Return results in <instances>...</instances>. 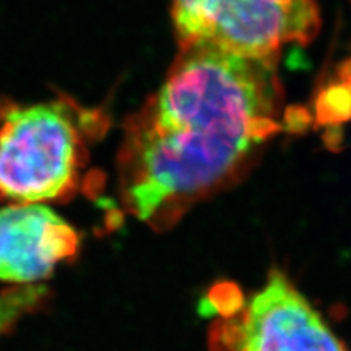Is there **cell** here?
<instances>
[{"label": "cell", "instance_id": "277c9868", "mask_svg": "<svg viewBox=\"0 0 351 351\" xmlns=\"http://www.w3.org/2000/svg\"><path fill=\"white\" fill-rule=\"evenodd\" d=\"M180 47L211 46L241 58H280L321 29L316 0H171Z\"/></svg>", "mask_w": 351, "mask_h": 351}, {"label": "cell", "instance_id": "5b68a950", "mask_svg": "<svg viewBox=\"0 0 351 351\" xmlns=\"http://www.w3.org/2000/svg\"><path fill=\"white\" fill-rule=\"evenodd\" d=\"M80 234L50 208L14 204L0 210V280L32 285L76 255Z\"/></svg>", "mask_w": 351, "mask_h": 351}, {"label": "cell", "instance_id": "8992f818", "mask_svg": "<svg viewBox=\"0 0 351 351\" xmlns=\"http://www.w3.org/2000/svg\"><path fill=\"white\" fill-rule=\"evenodd\" d=\"M47 298L44 285H12L0 290V335L8 332L22 317L34 312Z\"/></svg>", "mask_w": 351, "mask_h": 351}, {"label": "cell", "instance_id": "7a4b0ae2", "mask_svg": "<svg viewBox=\"0 0 351 351\" xmlns=\"http://www.w3.org/2000/svg\"><path fill=\"white\" fill-rule=\"evenodd\" d=\"M107 116L72 98L0 106V199L38 204L68 199L80 189L88 147Z\"/></svg>", "mask_w": 351, "mask_h": 351}, {"label": "cell", "instance_id": "6da1fadb", "mask_svg": "<svg viewBox=\"0 0 351 351\" xmlns=\"http://www.w3.org/2000/svg\"><path fill=\"white\" fill-rule=\"evenodd\" d=\"M278 59L180 47L125 125L117 182L130 215L162 232L245 178L287 119Z\"/></svg>", "mask_w": 351, "mask_h": 351}, {"label": "cell", "instance_id": "3957f363", "mask_svg": "<svg viewBox=\"0 0 351 351\" xmlns=\"http://www.w3.org/2000/svg\"><path fill=\"white\" fill-rule=\"evenodd\" d=\"M215 315L210 351H348L281 271L245 298L234 284H218L204 304Z\"/></svg>", "mask_w": 351, "mask_h": 351}]
</instances>
